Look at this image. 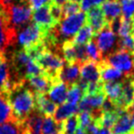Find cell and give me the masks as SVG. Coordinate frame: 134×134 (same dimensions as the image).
I'll return each mask as SVG.
<instances>
[{"label": "cell", "mask_w": 134, "mask_h": 134, "mask_svg": "<svg viewBox=\"0 0 134 134\" xmlns=\"http://www.w3.org/2000/svg\"><path fill=\"white\" fill-rule=\"evenodd\" d=\"M73 1H75V2H77V3H80L81 0H73Z\"/></svg>", "instance_id": "obj_45"}, {"label": "cell", "mask_w": 134, "mask_h": 134, "mask_svg": "<svg viewBox=\"0 0 134 134\" xmlns=\"http://www.w3.org/2000/svg\"><path fill=\"white\" fill-rule=\"evenodd\" d=\"M39 67L42 70L43 74L49 77L52 83L60 79V74L64 66L63 59L52 51L45 50L33 60Z\"/></svg>", "instance_id": "obj_2"}, {"label": "cell", "mask_w": 134, "mask_h": 134, "mask_svg": "<svg viewBox=\"0 0 134 134\" xmlns=\"http://www.w3.org/2000/svg\"><path fill=\"white\" fill-rule=\"evenodd\" d=\"M86 24V14L84 12H78L74 15L65 17L60 21L57 33L59 37L71 40L70 38L75 36L78 30Z\"/></svg>", "instance_id": "obj_4"}, {"label": "cell", "mask_w": 134, "mask_h": 134, "mask_svg": "<svg viewBox=\"0 0 134 134\" xmlns=\"http://www.w3.org/2000/svg\"><path fill=\"white\" fill-rule=\"evenodd\" d=\"M97 67H98L99 75H100L101 81L105 83L108 82H116V80L121 78L122 73L116 68L112 67L106 59H102L97 63Z\"/></svg>", "instance_id": "obj_15"}, {"label": "cell", "mask_w": 134, "mask_h": 134, "mask_svg": "<svg viewBox=\"0 0 134 134\" xmlns=\"http://www.w3.org/2000/svg\"><path fill=\"white\" fill-rule=\"evenodd\" d=\"M26 130V123L19 122L14 118L0 125V134H23Z\"/></svg>", "instance_id": "obj_23"}, {"label": "cell", "mask_w": 134, "mask_h": 134, "mask_svg": "<svg viewBox=\"0 0 134 134\" xmlns=\"http://www.w3.org/2000/svg\"><path fill=\"white\" fill-rule=\"evenodd\" d=\"M2 53H5V52H0V55H1Z\"/></svg>", "instance_id": "obj_47"}, {"label": "cell", "mask_w": 134, "mask_h": 134, "mask_svg": "<svg viewBox=\"0 0 134 134\" xmlns=\"http://www.w3.org/2000/svg\"><path fill=\"white\" fill-rule=\"evenodd\" d=\"M26 81H28L30 86L32 87L34 93L35 94H41V95H45L48 92L49 88H50L51 85H52V81L49 79L47 75L44 74H41L39 75H34V76L27 77Z\"/></svg>", "instance_id": "obj_18"}, {"label": "cell", "mask_w": 134, "mask_h": 134, "mask_svg": "<svg viewBox=\"0 0 134 134\" xmlns=\"http://www.w3.org/2000/svg\"><path fill=\"white\" fill-rule=\"evenodd\" d=\"M68 86L60 79L53 81L48 90V96L51 101L55 105H62L66 101Z\"/></svg>", "instance_id": "obj_13"}, {"label": "cell", "mask_w": 134, "mask_h": 134, "mask_svg": "<svg viewBox=\"0 0 134 134\" xmlns=\"http://www.w3.org/2000/svg\"><path fill=\"white\" fill-rule=\"evenodd\" d=\"M19 43L22 46L24 51H29L38 45L43 43L44 33L41 29L34 23L28 24L19 30V35L17 37Z\"/></svg>", "instance_id": "obj_3"}, {"label": "cell", "mask_w": 134, "mask_h": 134, "mask_svg": "<svg viewBox=\"0 0 134 134\" xmlns=\"http://www.w3.org/2000/svg\"><path fill=\"white\" fill-rule=\"evenodd\" d=\"M10 81V68L5 53L0 55V90L8 86Z\"/></svg>", "instance_id": "obj_26"}, {"label": "cell", "mask_w": 134, "mask_h": 134, "mask_svg": "<svg viewBox=\"0 0 134 134\" xmlns=\"http://www.w3.org/2000/svg\"><path fill=\"white\" fill-rule=\"evenodd\" d=\"M63 18L65 17H68V16H71L74 15V14H76L78 12H80V5L79 3L75 2V1H69V2H67L65 5H63Z\"/></svg>", "instance_id": "obj_37"}, {"label": "cell", "mask_w": 134, "mask_h": 134, "mask_svg": "<svg viewBox=\"0 0 134 134\" xmlns=\"http://www.w3.org/2000/svg\"><path fill=\"white\" fill-rule=\"evenodd\" d=\"M77 111H78V106L77 105L69 104V103L67 102L63 103V104L60 105L56 108V111L54 113L55 120L57 122L61 123L66 119L74 116Z\"/></svg>", "instance_id": "obj_24"}, {"label": "cell", "mask_w": 134, "mask_h": 134, "mask_svg": "<svg viewBox=\"0 0 134 134\" xmlns=\"http://www.w3.org/2000/svg\"><path fill=\"white\" fill-rule=\"evenodd\" d=\"M86 22L93 30L95 36L108 26V22L100 6L90 8L86 15Z\"/></svg>", "instance_id": "obj_11"}, {"label": "cell", "mask_w": 134, "mask_h": 134, "mask_svg": "<svg viewBox=\"0 0 134 134\" xmlns=\"http://www.w3.org/2000/svg\"><path fill=\"white\" fill-rule=\"evenodd\" d=\"M130 116H131V120H132V123H133V127H134V106H132L130 108Z\"/></svg>", "instance_id": "obj_41"}, {"label": "cell", "mask_w": 134, "mask_h": 134, "mask_svg": "<svg viewBox=\"0 0 134 134\" xmlns=\"http://www.w3.org/2000/svg\"><path fill=\"white\" fill-rule=\"evenodd\" d=\"M78 128L77 116L74 115L60 123V134H75Z\"/></svg>", "instance_id": "obj_28"}, {"label": "cell", "mask_w": 134, "mask_h": 134, "mask_svg": "<svg viewBox=\"0 0 134 134\" xmlns=\"http://www.w3.org/2000/svg\"><path fill=\"white\" fill-rule=\"evenodd\" d=\"M13 118L11 108L7 99L0 93V125L7 122Z\"/></svg>", "instance_id": "obj_31"}, {"label": "cell", "mask_w": 134, "mask_h": 134, "mask_svg": "<svg viewBox=\"0 0 134 134\" xmlns=\"http://www.w3.org/2000/svg\"><path fill=\"white\" fill-rule=\"evenodd\" d=\"M132 106H134V103H133V105H132Z\"/></svg>", "instance_id": "obj_49"}, {"label": "cell", "mask_w": 134, "mask_h": 134, "mask_svg": "<svg viewBox=\"0 0 134 134\" xmlns=\"http://www.w3.org/2000/svg\"><path fill=\"white\" fill-rule=\"evenodd\" d=\"M42 121V115H41L38 111H33L27 118L25 123L30 134H41Z\"/></svg>", "instance_id": "obj_25"}, {"label": "cell", "mask_w": 134, "mask_h": 134, "mask_svg": "<svg viewBox=\"0 0 134 134\" xmlns=\"http://www.w3.org/2000/svg\"><path fill=\"white\" fill-rule=\"evenodd\" d=\"M84 97V92H83L82 88L79 86L77 83L72 85L68 87V91H67V97L66 101L67 103L73 105H77L81 101V99Z\"/></svg>", "instance_id": "obj_29"}, {"label": "cell", "mask_w": 134, "mask_h": 134, "mask_svg": "<svg viewBox=\"0 0 134 134\" xmlns=\"http://www.w3.org/2000/svg\"><path fill=\"white\" fill-rule=\"evenodd\" d=\"M0 93H1V90H0Z\"/></svg>", "instance_id": "obj_50"}, {"label": "cell", "mask_w": 134, "mask_h": 134, "mask_svg": "<svg viewBox=\"0 0 134 134\" xmlns=\"http://www.w3.org/2000/svg\"><path fill=\"white\" fill-rule=\"evenodd\" d=\"M100 8L108 22L119 18L121 14V6L118 0H106Z\"/></svg>", "instance_id": "obj_21"}, {"label": "cell", "mask_w": 134, "mask_h": 134, "mask_svg": "<svg viewBox=\"0 0 134 134\" xmlns=\"http://www.w3.org/2000/svg\"><path fill=\"white\" fill-rule=\"evenodd\" d=\"M105 100H106V95L103 90L93 94L85 95L79 102V105H77L78 111H89L92 112L95 116L96 114L99 113Z\"/></svg>", "instance_id": "obj_9"}, {"label": "cell", "mask_w": 134, "mask_h": 134, "mask_svg": "<svg viewBox=\"0 0 134 134\" xmlns=\"http://www.w3.org/2000/svg\"><path fill=\"white\" fill-rule=\"evenodd\" d=\"M79 75H80L79 64L73 63V64H66L65 66H63L59 78L69 87L70 86L78 82Z\"/></svg>", "instance_id": "obj_19"}, {"label": "cell", "mask_w": 134, "mask_h": 134, "mask_svg": "<svg viewBox=\"0 0 134 134\" xmlns=\"http://www.w3.org/2000/svg\"><path fill=\"white\" fill-rule=\"evenodd\" d=\"M76 116L78 119L79 128L84 130H86L94 122V119H95L94 114L89 111H80V113Z\"/></svg>", "instance_id": "obj_33"}, {"label": "cell", "mask_w": 134, "mask_h": 134, "mask_svg": "<svg viewBox=\"0 0 134 134\" xmlns=\"http://www.w3.org/2000/svg\"><path fill=\"white\" fill-rule=\"evenodd\" d=\"M112 134H129L134 132L131 116L129 111H120L115 124L110 130Z\"/></svg>", "instance_id": "obj_12"}, {"label": "cell", "mask_w": 134, "mask_h": 134, "mask_svg": "<svg viewBox=\"0 0 134 134\" xmlns=\"http://www.w3.org/2000/svg\"><path fill=\"white\" fill-rule=\"evenodd\" d=\"M61 52L63 53V59L66 62V64L77 63L76 45L72 40H66L62 43Z\"/></svg>", "instance_id": "obj_22"}, {"label": "cell", "mask_w": 134, "mask_h": 134, "mask_svg": "<svg viewBox=\"0 0 134 134\" xmlns=\"http://www.w3.org/2000/svg\"><path fill=\"white\" fill-rule=\"evenodd\" d=\"M105 1L106 0H81L79 5L83 11H88L90 8H94V7L101 6Z\"/></svg>", "instance_id": "obj_38"}, {"label": "cell", "mask_w": 134, "mask_h": 134, "mask_svg": "<svg viewBox=\"0 0 134 134\" xmlns=\"http://www.w3.org/2000/svg\"><path fill=\"white\" fill-rule=\"evenodd\" d=\"M132 30V21L130 19H126L123 17H120V22L118 30V34L120 38L125 36L130 35V32Z\"/></svg>", "instance_id": "obj_35"}, {"label": "cell", "mask_w": 134, "mask_h": 134, "mask_svg": "<svg viewBox=\"0 0 134 134\" xmlns=\"http://www.w3.org/2000/svg\"><path fill=\"white\" fill-rule=\"evenodd\" d=\"M75 134H87V132H86V130H82V129L78 128V129L76 130V131H75Z\"/></svg>", "instance_id": "obj_42"}, {"label": "cell", "mask_w": 134, "mask_h": 134, "mask_svg": "<svg viewBox=\"0 0 134 134\" xmlns=\"http://www.w3.org/2000/svg\"><path fill=\"white\" fill-rule=\"evenodd\" d=\"M94 37H95V34L91 28L87 24H85L75 34L73 41L77 45H85L91 41Z\"/></svg>", "instance_id": "obj_27"}, {"label": "cell", "mask_w": 134, "mask_h": 134, "mask_svg": "<svg viewBox=\"0 0 134 134\" xmlns=\"http://www.w3.org/2000/svg\"><path fill=\"white\" fill-rule=\"evenodd\" d=\"M23 134H30V132L29 131V130H28V129H27V130H25L24 132H23Z\"/></svg>", "instance_id": "obj_44"}, {"label": "cell", "mask_w": 134, "mask_h": 134, "mask_svg": "<svg viewBox=\"0 0 134 134\" xmlns=\"http://www.w3.org/2000/svg\"><path fill=\"white\" fill-rule=\"evenodd\" d=\"M132 57H133V61H134V51H133V52H132Z\"/></svg>", "instance_id": "obj_46"}, {"label": "cell", "mask_w": 134, "mask_h": 134, "mask_svg": "<svg viewBox=\"0 0 134 134\" xmlns=\"http://www.w3.org/2000/svg\"><path fill=\"white\" fill-rule=\"evenodd\" d=\"M11 108L13 118L25 122L27 118L35 111V93L27 87L26 80L9 81L8 86L1 90Z\"/></svg>", "instance_id": "obj_1"}, {"label": "cell", "mask_w": 134, "mask_h": 134, "mask_svg": "<svg viewBox=\"0 0 134 134\" xmlns=\"http://www.w3.org/2000/svg\"><path fill=\"white\" fill-rule=\"evenodd\" d=\"M119 50H124L129 52H133L134 51V36L128 35L120 38L119 41Z\"/></svg>", "instance_id": "obj_36"}, {"label": "cell", "mask_w": 134, "mask_h": 134, "mask_svg": "<svg viewBox=\"0 0 134 134\" xmlns=\"http://www.w3.org/2000/svg\"><path fill=\"white\" fill-rule=\"evenodd\" d=\"M32 20L34 24L37 25L44 35L50 30H53L58 26V23L52 16L50 10V5L44 6L41 8L34 10L32 13Z\"/></svg>", "instance_id": "obj_8"}, {"label": "cell", "mask_w": 134, "mask_h": 134, "mask_svg": "<svg viewBox=\"0 0 134 134\" xmlns=\"http://www.w3.org/2000/svg\"><path fill=\"white\" fill-rule=\"evenodd\" d=\"M129 134H134V132H132V133H129Z\"/></svg>", "instance_id": "obj_48"}, {"label": "cell", "mask_w": 134, "mask_h": 134, "mask_svg": "<svg viewBox=\"0 0 134 134\" xmlns=\"http://www.w3.org/2000/svg\"><path fill=\"white\" fill-rule=\"evenodd\" d=\"M57 108V105L54 104L50 100L46 95L35 94V109L41 115H44L45 117H52L54 115Z\"/></svg>", "instance_id": "obj_17"}, {"label": "cell", "mask_w": 134, "mask_h": 134, "mask_svg": "<svg viewBox=\"0 0 134 134\" xmlns=\"http://www.w3.org/2000/svg\"><path fill=\"white\" fill-rule=\"evenodd\" d=\"M132 30H131V32L133 33V36H134V19H132Z\"/></svg>", "instance_id": "obj_43"}, {"label": "cell", "mask_w": 134, "mask_h": 134, "mask_svg": "<svg viewBox=\"0 0 134 134\" xmlns=\"http://www.w3.org/2000/svg\"><path fill=\"white\" fill-rule=\"evenodd\" d=\"M106 61L122 74L125 73L126 75L131 74L130 72L134 67L132 53L124 50H118L117 52L109 53L108 58H106Z\"/></svg>", "instance_id": "obj_7"}, {"label": "cell", "mask_w": 134, "mask_h": 134, "mask_svg": "<svg viewBox=\"0 0 134 134\" xmlns=\"http://www.w3.org/2000/svg\"><path fill=\"white\" fill-rule=\"evenodd\" d=\"M103 91L105 95L108 96L116 108L119 109V103L120 100L121 91H122V83L121 82H108L103 85Z\"/></svg>", "instance_id": "obj_20"}, {"label": "cell", "mask_w": 134, "mask_h": 134, "mask_svg": "<svg viewBox=\"0 0 134 134\" xmlns=\"http://www.w3.org/2000/svg\"><path fill=\"white\" fill-rule=\"evenodd\" d=\"M80 80L86 83H102L99 75L97 63L86 61L80 67Z\"/></svg>", "instance_id": "obj_14"}, {"label": "cell", "mask_w": 134, "mask_h": 134, "mask_svg": "<svg viewBox=\"0 0 134 134\" xmlns=\"http://www.w3.org/2000/svg\"><path fill=\"white\" fill-rule=\"evenodd\" d=\"M85 48H86V55H87V58L89 61L98 63L99 61L102 60V53L98 50V48L97 46V43L95 41H91L88 43H86L85 45Z\"/></svg>", "instance_id": "obj_32"}, {"label": "cell", "mask_w": 134, "mask_h": 134, "mask_svg": "<svg viewBox=\"0 0 134 134\" xmlns=\"http://www.w3.org/2000/svg\"><path fill=\"white\" fill-rule=\"evenodd\" d=\"M69 1H71V0H51L52 5H55V6L58 7H63V5H65Z\"/></svg>", "instance_id": "obj_40"}, {"label": "cell", "mask_w": 134, "mask_h": 134, "mask_svg": "<svg viewBox=\"0 0 134 134\" xmlns=\"http://www.w3.org/2000/svg\"><path fill=\"white\" fill-rule=\"evenodd\" d=\"M116 41V35L111 31L108 26L103 30H101L97 35V46L101 53H106L113 48Z\"/></svg>", "instance_id": "obj_16"}, {"label": "cell", "mask_w": 134, "mask_h": 134, "mask_svg": "<svg viewBox=\"0 0 134 134\" xmlns=\"http://www.w3.org/2000/svg\"><path fill=\"white\" fill-rule=\"evenodd\" d=\"M41 134H60V125L52 117H45L42 121Z\"/></svg>", "instance_id": "obj_30"}, {"label": "cell", "mask_w": 134, "mask_h": 134, "mask_svg": "<svg viewBox=\"0 0 134 134\" xmlns=\"http://www.w3.org/2000/svg\"><path fill=\"white\" fill-rule=\"evenodd\" d=\"M28 2L30 4V8L33 10H36L44 6L50 5L51 0H28Z\"/></svg>", "instance_id": "obj_39"}, {"label": "cell", "mask_w": 134, "mask_h": 134, "mask_svg": "<svg viewBox=\"0 0 134 134\" xmlns=\"http://www.w3.org/2000/svg\"><path fill=\"white\" fill-rule=\"evenodd\" d=\"M119 4H121L122 17L132 20V19H134V0H124Z\"/></svg>", "instance_id": "obj_34"}, {"label": "cell", "mask_w": 134, "mask_h": 134, "mask_svg": "<svg viewBox=\"0 0 134 134\" xmlns=\"http://www.w3.org/2000/svg\"><path fill=\"white\" fill-rule=\"evenodd\" d=\"M121 83L122 91L119 103V109L129 111L134 103V74L127 75Z\"/></svg>", "instance_id": "obj_10"}, {"label": "cell", "mask_w": 134, "mask_h": 134, "mask_svg": "<svg viewBox=\"0 0 134 134\" xmlns=\"http://www.w3.org/2000/svg\"><path fill=\"white\" fill-rule=\"evenodd\" d=\"M9 19L10 24L14 29L17 27H22L30 22L31 19V8L27 3L13 4L5 8Z\"/></svg>", "instance_id": "obj_6"}, {"label": "cell", "mask_w": 134, "mask_h": 134, "mask_svg": "<svg viewBox=\"0 0 134 134\" xmlns=\"http://www.w3.org/2000/svg\"><path fill=\"white\" fill-rule=\"evenodd\" d=\"M17 39V30L10 24L8 13L4 7L0 5V52L13 44Z\"/></svg>", "instance_id": "obj_5"}]
</instances>
